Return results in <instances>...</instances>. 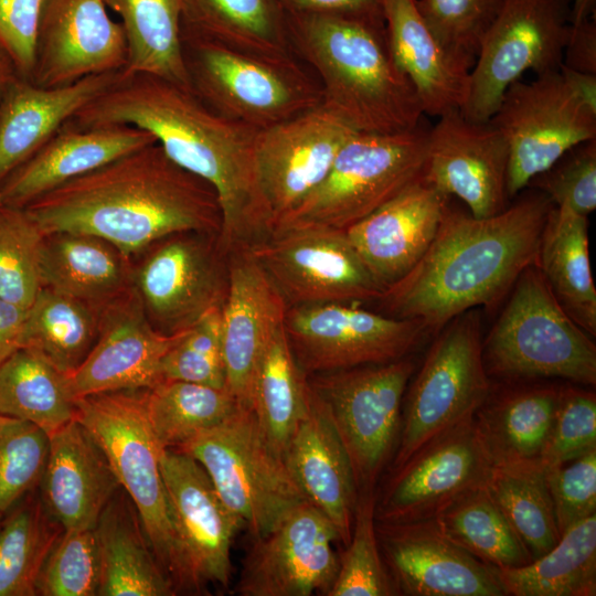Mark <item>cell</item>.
I'll return each mask as SVG.
<instances>
[{
    "label": "cell",
    "mask_w": 596,
    "mask_h": 596,
    "mask_svg": "<svg viewBox=\"0 0 596 596\" xmlns=\"http://www.w3.org/2000/svg\"><path fill=\"white\" fill-rule=\"evenodd\" d=\"M143 406L162 449L181 448L242 407L226 389L179 380L143 390Z\"/></svg>",
    "instance_id": "42"
},
{
    "label": "cell",
    "mask_w": 596,
    "mask_h": 596,
    "mask_svg": "<svg viewBox=\"0 0 596 596\" xmlns=\"http://www.w3.org/2000/svg\"><path fill=\"white\" fill-rule=\"evenodd\" d=\"M127 43L121 23L104 0H44L31 82L58 87L124 71Z\"/></svg>",
    "instance_id": "23"
},
{
    "label": "cell",
    "mask_w": 596,
    "mask_h": 596,
    "mask_svg": "<svg viewBox=\"0 0 596 596\" xmlns=\"http://www.w3.org/2000/svg\"><path fill=\"white\" fill-rule=\"evenodd\" d=\"M552 207L535 189L489 217L447 203L426 252L379 300L392 317L417 320L428 333L476 307H496L522 272L536 264Z\"/></svg>",
    "instance_id": "3"
},
{
    "label": "cell",
    "mask_w": 596,
    "mask_h": 596,
    "mask_svg": "<svg viewBox=\"0 0 596 596\" xmlns=\"http://www.w3.org/2000/svg\"><path fill=\"white\" fill-rule=\"evenodd\" d=\"M560 390L534 386L510 392L476 415L493 465L539 460L558 405Z\"/></svg>",
    "instance_id": "38"
},
{
    "label": "cell",
    "mask_w": 596,
    "mask_h": 596,
    "mask_svg": "<svg viewBox=\"0 0 596 596\" xmlns=\"http://www.w3.org/2000/svg\"><path fill=\"white\" fill-rule=\"evenodd\" d=\"M98 558L94 529L62 530L41 568L36 595L96 596Z\"/></svg>",
    "instance_id": "50"
},
{
    "label": "cell",
    "mask_w": 596,
    "mask_h": 596,
    "mask_svg": "<svg viewBox=\"0 0 596 596\" xmlns=\"http://www.w3.org/2000/svg\"><path fill=\"white\" fill-rule=\"evenodd\" d=\"M99 330V309L41 287L26 310L22 347L40 353L58 371L73 372L91 352Z\"/></svg>",
    "instance_id": "41"
},
{
    "label": "cell",
    "mask_w": 596,
    "mask_h": 596,
    "mask_svg": "<svg viewBox=\"0 0 596 596\" xmlns=\"http://www.w3.org/2000/svg\"><path fill=\"white\" fill-rule=\"evenodd\" d=\"M307 386V374L295 359L283 323L265 344L251 386V408L266 440L281 458L302 414Z\"/></svg>",
    "instance_id": "39"
},
{
    "label": "cell",
    "mask_w": 596,
    "mask_h": 596,
    "mask_svg": "<svg viewBox=\"0 0 596 596\" xmlns=\"http://www.w3.org/2000/svg\"><path fill=\"white\" fill-rule=\"evenodd\" d=\"M563 66L596 75V23L592 18L572 23L563 53Z\"/></svg>",
    "instance_id": "56"
},
{
    "label": "cell",
    "mask_w": 596,
    "mask_h": 596,
    "mask_svg": "<svg viewBox=\"0 0 596 596\" xmlns=\"http://www.w3.org/2000/svg\"><path fill=\"white\" fill-rule=\"evenodd\" d=\"M181 34L191 89L222 116L260 130L322 102L319 82L296 57H264Z\"/></svg>",
    "instance_id": "8"
},
{
    "label": "cell",
    "mask_w": 596,
    "mask_h": 596,
    "mask_svg": "<svg viewBox=\"0 0 596 596\" xmlns=\"http://www.w3.org/2000/svg\"><path fill=\"white\" fill-rule=\"evenodd\" d=\"M375 522L380 551L397 595L505 596L497 568L455 543L435 518Z\"/></svg>",
    "instance_id": "21"
},
{
    "label": "cell",
    "mask_w": 596,
    "mask_h": 596,
    "mask_svg": "<svg viewBox=\"0 0 596 596\" xmlns=\"http://www.w3.org/2000/svg\"><path fill=\"white\" fill-rule=\"evenodd\" d=\"M44 0H0V46L19 75L31 79L36 34Z\"/></svg>",
    "instance_id": "55"
},
{
    "label": "cell",
    "mask_w": 596,
    "mask_h": 596,
    "mask_svg": "<svg viewBox=\"0 0 596 596\" xmlns=\"http://www.w3.org/2000/svg\"><path fill=\"white\" fill-rule=\"evenodd\" d=\"M448 200L422 177L345 230L383 290L421 259L435 237Z\"/></svg>",
    "instance_id": "27"
},
{
    "label": "cell",
    "mask_w": 596,
    "mask_h": 596,
    "mask_svg": "<svg viewBox=\"0 0 596 596\" xmlns=\"http://www.w3.org/2000/svg\"><path fill=\"white\" fill-rule=\"evenodd\" d=\"M75 418L103 450L134 503L146 540L175 589L190 590L160 469L163 450L148 423L143 390L76 398Z\"/></svg>",
    "instance_id": "5"
},
{
    "label": "cell",
    "mask_w": 596,
    "mask_h": 596,
    "mask_svg": "<svg viewBox=\"0 0 596 596\" xmlns=\"http://www.w3.org/2000/svg\"><path fill=\"white\" fill-rule=\"evenodd\" d=\"M284 329L307 375L406 358L428 333L417 320L333 302L288 308Z\"/></svg>",
    "instance_id": "16"
},
{
    "label": "cell",
    "mask_w": 596,
    "mask_h": 596,
    "mask_svg": "<svg viewBox=\"0 0 596 596\" xmlns=\"http://www.w3.org/2000/svg\"><path fill=\"white\" fill-rule=\"evenodd\" d=\"M596 449L594 392L561 387L558 405L539 461L545 470L567 464Z\"/></svg>",
    "instance_id": "52"
},
{
    "label": "cell",
    "mask_w": 596,
    "mask_h": 596,
    "mask_svg": "<svg viewBox=\"0 0 596 596\" xmlns=\"http://www.w3.org/2000/svg\"><path fill=\"white\" fill-rule=\"evenodd\" d=\"M121 73L92 75L58 87L15 79L0 100V184Z\"/></svg>",
    "instance_id": "30"
},
{
    "label": "cell",
    "mask_w": 596,
    "mask_h": 596,
    "mask_svg": "<svg viewBox=\"0 0 596 596\" xmlns=\"http://www.w3.org/2000/svg\"><path fill=\"white\" fill-rule=\"evenodd\" d=\"M40 278L42 287L100 309L132 288L131 259L100 237L52 233L43 238Z\"/></svg>",
    "instance_id": "32"
},
{
    "label": "cell",
    "mask_w": 596,
    "mask_h": 596,
    "mask_svg": "<svg viewBox=\"0 0 596 596\" xmlns=\"http://www.w3.org/2000/svg\"><path fill=\"white\" fill-rule=\"evenodd\" d=\"M493 462L473 418L428 441L392 471L375 504V521L436 518L467 493L487 485Z\"/></svg>",
    "instance_id": "17"
},
{
    "label": "cell",
    "mask_w": 596,
    "mask_h": 596,
    "mask_svg": "<svg viewBox=\"0 0 596 596\" xmlns=\"http://www.w3.org/2000/svg\"><path fill=\"white\" fill-rule=\"evenodd\" d=\"M178 450L202 466L221 500L240 517L254 540L267 534L294 507L308 501L249 407H240Z\"/></svg>",
    "instance_id": "9"
},
{
    "label": "cell",
    "mask_w": 596,
    "mask_h": 596,
    "mask_svg": "<svg viewBox=\"0 0 596 596\" xmlns=\"http://www.w3.org/2000/svg\"><path fill=\"white\" fill-rule=\"evenodd\" d=\"M163 380L187 381L226 389L222 348V308L205 313L168 351L162 360Z\"/></svg>",
    "instance_id": "51"
},
{
    "label": "cell",
    "mask_w": 596,
    "mask_h": 596,
    "mask_svg": "<svg viewBox=\"0 0 596 596\" xmlns=\"http://www.w3.org/2000/svg\"><path fill=\"white\" fill-rule=\"evenodd\" d=\"M596 0H572V23L592 18L595 13Z\"/></svg>",
    "instance_id": "61"
},
{
    "label": "cell",
    "mask_w": 596,
    "mask_h": 596,
    "mask_svg": "<svg viewBox=\"0 0 596 596\" xmlns=\"http://www.w3.org/2000/svg\"><path fill=\"white\" fill-rule=\"evenodd\" d=\"M131 284L151 326L174 334L223 307L228 254L217 236L175 233L131 258Z\"/></svg>",
    "instance_id": "14"
},
{
    "label": "cell",
    "mask_w": 596,
    "mask_h": 596,
    "mask_svg": "<svg viewBox=\"0 0 596 596\" xmlns=\"http://www.w3.org/2000/svg\"><path fill=\"white\" fill-rule=\"evenodd\" d=\"M62 528L34 490L0 521V596H35L44 561Z\"/></svg>",
    "instance_id": "44"
},
{
    "label": "cell",
    "mask_w": 596,
    "mask_h": 596,
    "mask_svg": "<svg viewBox=\"0 0 596 596\" xmlns=\"http://www.w3.org/2000/svg\"><path fill=\"white\" fill-rule=\"evenodd\" d=\"M49 444L36 425L0 414V521L40 485Z\"/></svg>",
    "instance_id": "48"
},
{
    "label": "cell",
    "mask_w": 596,
    "mask_h": 596,
    "mask_svg": "<svg viewBox=\"0 0 596 596\" xmlns=\"http://www.w3.org/2000/svg\"><path fill=\"white\" fill-rule=\"evenodd\" d=\"M287 12L383 17V0H279Z\"/></svg>",
    "instance_id": "57"
},
{
    "label": "cell",
    "mask_w": 596,
    "mask_h": 596,
    "mask_svg": "<svg viewBox=\"0 0 596 596\" xmlns=\"http://www.w3.org/2000/svg\"><path fill=\"white\" fill-rule=\"evenodd\" d=\"M554 206L587 216L596 209V138L567 150L528 184Z\"/></svg>",
    "instance_id": "53"
},
{
    "label": "cell",
    "mask_w": 596,
    "mask_h": 596,
    "mask_svg": "<svg viewBox=\"0 0 596 596\" xmlns=\"http://www.w3.org/2000/svg\"><path fill=\"white\" fill-rule=\"evenodd\" d=\"M296 55L318 74L322 104L359 132L415 128L423 107L396 66L384 18L287 12Z\"/></svg>",
    "instance_id": "4"
},
{
    "label": "cell",
    "mask_w": 596,
    "mask_h": 596,
    "mask_svg": "<svg viewBox=\"0 0 596 596\" xmlns=\"http://www.w3.org/2000/svg\"><path fill=\"white\" fill-rule=\"evenodd\" d=\"M435 519L448 538L491 566L519 567L532 561L487 485L461 497Z\"/></svg>",
    "instance_id": "45"
},
{
    "label": "cell",
    "mask_w": 596,
    "mask_h": 596,
    "mask_svg": "<svg viewBox=\"0 0 596 596\" xmlns=\"http://www.w3.org/2000/svg\"><path fill=\"white\" fill-rule=\"evenodd\" d=\"M26 310L0 297V365L22 347Z\"/></svg>",
    "instance_id": "58"
},
{
    "label": "cell",
    "mask_w": 596,
    "mask_h": 596,
    "mask_svg": "<svg viewBox=\"0 0 596 596\" xmlns=\"http://www.w3.org/2000/svg\"><path fill=\"white\" fill-rule=\"evenodd\" d=\"M487 488L532 561L555 546L561 535L539 460L493 465Z\"/></svg>",
    "instance_id": "43"
},
{
    "label": "cell",
    "mask_w": 596,
    "mask_h": 596,
    "mask_svg": "<svg viewBox=\"0 0 596 596\" xmlns=\"http://www.w3.org/2000/svg\"><path fill=\"white\" fill-rule=\"evenodd\" d=\"M171 519L190 590L207 583L226 587L231 581V549L243 521L216 493L202 466L178 449L160 455Z\"/></svg>",
    "instance_id": "20"
},
{
    "label": "cell",
    "mask_w": 596,
    "mask_h": 596,
    "mask_svg": "<svg viewBox=\"0 0 596 596\" xmlns=\"http://www.w3.org/2000/svg\"><path fill=\"white\" fill-rule=\"evenodd\" d=\"M428 131L422 120L400 132H353L324 179L273 231L298 226L345 231L423 177Z\"/></svg>",
    "instance_id": "6"
},
{
    "label": "cell",
    "mask_w": 596,
    "mask_h": 596,
    "mask_svg": "<svg viewBox=\"0 0 596 596\" xmlns=\"http://www.w3.org/2000/svg\"><path fill=\"white\" fill-rule=\"evenodd\" d=\"M353 132L322 102L258 131L255 175L270 232L324 179L338 151Z\"/></svg>",
    "instance_id": "18"
},
{
    "label": "cell",
    "mask_w": 596,
    "mask_h": 596,
    "mask_svg": "<svg viewBox=\"0 0 596 596\" xmlns=\"http://www.w3.org/2000/svg\"><path fill=\"white\" fill-rule=\"evenodd\" d=\"M184 332L156 330L131 288L99 309L95 344L81 365L66 374L74 397L157 385L163 380V358Z\"/></svg>",
    "instance_id": "24"
},
{
    "label": "cell",
    "mask_w": 596,
    "mask_h": 596,
    "mask_svg": "<svg viewBox=\"0 0 596 596\" xmlns=\"http://www.w3.org/2000/svg\"><path fill=\"white\" fill-rule=\"evenodd\" d=\"M497 568L505 596H595L596 513L566 529L544 555Z\"/></svg>",
    "instance_id": "37"
},
{
    "label": "cell",
    "mask_w": 596,
    "mask_h": 596,
    "mask_svg": "<svg viewBox=\"0 0 596 596\" xmlns=\"http://www.w3.org/2000/svg\"><path fill=\"white\" fill-rule=\"evenodd\" d=\"M99 596H171L177 589L138 531L127 504L114 497L95 529ZM145 535V534H143Z\"/></svg>",
    "instance_id": "35"
},
{
    "label": "cell",
    "mask_w": 596,
    "mask_h": 596,
    "mask_svg": "<svg viewBox=\"0 0 596 596\" xmlns=\"http://www.w3.org/2000/svg\"><path fill=\"white\" fill-rule=\"evenodd\" d=\"M283 459L306 499L331 521L345 546L351 539L359 490L348 453L309 383L302 414Z\"/></svg>",
    "instance_id": "26"
},
{
    "label": "cell",
    "mask_w": 596,
    "mask_h": 596,
    "mask_svg": "<svg viewBox=\"0 0 596 596\" xmlns=\"http://www.w3.org/2000/svg\"><path fill=\"white\" fill-rule=\"evenodd\" d=\"M287 307L361 304L380 299L375 281L345 231L298 226L275 230L246 246Z\"/></svg>",
    "instance_id": "15"
},
{
    "label": "cell",
    "mask_w": 596,
    "mask_h": 596,
    "mask_svg": "<svg viewBox=\"0 0 596 596\" xmlns=\"http://www.w3.org/2000/svg\"><path fill=\"white\" fill-rule=\"evenodd\" d=\"M508 143L490 120L472 121L453 110L429 128L424 180L444 196L460 199L475 217L508 206Z\"/></svg>",
    "instance_id": "22"
},
{
    "label": "cell",
    "mask_w": 596,
    "mask_h": 596,
    "mask_svg": "<svg viewBox=\"0 0 596 596\" xmlns=\"http://www.w3.org/2000/svg\"><path fill=\"white\" fill-rule=\"evenodd\" d=\"M21 77L18 70L8 55V53L0 46V100L10 85Z\"/></svg>",
    "instance_id": "60"
},
{
    "label": "cell",
    "mask_w": 596,
    "mask_h": 596,
    "mask_svg": "<svg viewBox=\"0 0 596 596\" xmlns=\"http://www.w3.org/2000/svg\"><path fill=\"white\" fill-rule=\"evenodd\" d=\"M375 491L360 492L349 543L328 596L397 595L385 567L375 530Z\"/></svg>",
    "instance_id": "47"
},
{
    "label": "cell",
    "mask_w": 596,
    "mask_h": 596,
    "mask_svg": "<svg viewBox=\"0 0 596 596\" xmlns=\"http://www.w3.org/2000/svg\"><path fill=\"white\" fill-rule=\"evenodd\" d=\"M409 358L307 375L350 458L360 492L375 490L400 439Z\"/></svg>",
    "instance_id": "11"
},
{
    "label": "cell",
    "mask_w": 596,
    "mask_h": 596,
    "mask_svg": "<svg viewBox=\"0 0 596 596\" xmlns=\"http://www.w3.org/2000/svg\"><path fill=\"white\" fill-rule=\"evenodd\" d=\"M561 73L573 86L578 95L592 107L596 108V75L577 72L565 66H561Z\"/></svg>",
    "instance_id": "59"
},
{
    "label": "cell",
    "mask_w": 596,
    "mask_h": 596,
    "mask_svg": "<svg viewBox=\"0 0 596 596\" xmlns=\"http://www.w3.org/2000/svg\"><path fill=\"white\" fill-rule=\"evenodd\" d=\"M570 462L546 470L560 535L596 513V449Z\"/></svg>",
    "instance_id": "54"
},
{
    "label": "cell",
    "mask_w": 596,
    "mask_h": 596,
    "mask_svg": "<svg viewBox=\"0 0 596 596\" xmlns=\"http://www.w3.org/2000/svg\"><path fill=\"white\" fill-rule=\"evenodd\" d=\"M383 17L392 57L413 84L424 114L460 110L469 73L438 43L416 7V0H383Z\"/></svg>",
    "instance_id": "31"
},
{
    "label": "cell",
    "mask_w": 596,
    "mask_h": 596,
    "mask_svg": "<svg viewBox=\"0 0 596 596\" xmlns=\"http://www.w3.org/2000/svg\"><path fill=\"white\" fill-rule=\"evenodd\" d=\"M181 32L269 58H294L279 0H179Z\"/></svg>",
    "instance_id": "33"
},
{
    "label": "cell",
    "mask_w": 596,
    "mask_h": 596,
    "mask_svg": "<svg viewBox=\"0 0 596 596\" xmlns=\"http://www.w3.org/2000/svg\"><path fill=\"white\" fill-rule=\"evenodd\" d=\"M482 351L491 371L502 376L596 384L594 342L563 309L535 264L514 283Z\"/></svg>",
    "instance_id": "7"
},
{
    "label": "cell",
    "mask_w": 596,
    "mask_h": 596,
    "mask_svg": "<svg viewBox=\"0 0 596 596\" xmlns=\"http://www.w3.org/2000/svg\"><path fill=\"white\" fill-rule=\"evenodd\" d=\"M153 142L149 132L135 126L81 127L70 119L0 184L1 203L24 207L42 194Z\"/></svg>",
    "instance_id": "28"
},
{
    "label": "cell",
    "mask_w": 596,
    "mask_h": 596,
    "mask_svg": "<svg viewBox=\"0 0 596 596\" xmlns=\"http://www.w3.org/2000/svg\"><path fill=\"white\" fill-rule=\"evenodd\" d=\"M331 521L309 501L289 510L247 553L235 593L242 596L329 594L339 570Z\"/></svg>",
    "instance_id": "19"
},
{
    "label": "cell",
    "mask_w": 596,
    "mask_h": 596,
    "mask_svg": "<svg viewBox=\"0 0 596 596\" xmlns=\"http://www.w3.org/2000/svg\"><path fill=\"white\" fill-rule=\"evenodd\" d=\"M0 414L30 422L49 436L75 418L67 375L40 353L19 348L0 365Z\"/></svg>",
    "instance_id": "40"
},
{
    "label": "cell",
    "mask_w": 596,
    "mask_h": 596,
    "mask_svg": "<svg viewBox=\"0 0 596 596\" xmlns=\"http://www.w3.org/2000/svg\"><path fill=\"white\" fill-rule=\"evenodd\" d=\"M41 500L63 530L95 529L120 488L103 450L76 419L50 436Z\"/></svg>",
    "instance_id": "29"
},
{
    "label": "cell",
    "mask_w": 596,
    "mask_h": 596,
    "mask_svg": "<svg viewBox=\"0 0 596 596\" xmlns=\"http://www.w3.org/2000/svg\"><path fill=\"white\" fill-rule=\"evenodd\" d=\"M587 226V216L553 205L535 265L566 313L589 336H595L596 289Z\"/></svg>",
    "instance_id": "34"
},
{
    "label": "cell",
    "mask_w": 596,
    "mask_h": 596,
    "mask_svg": "<svg viewBox=\"0 0 596 596\" xmlns=\"http://www.w3.org/2000/svg\"><path fill=\"white\" fill-rule=\"evenodd\" d=\"M288 307L246 247L228 252V288L222 307V348L226 390L251 408L257 360L284 323Z\"/></svg>",
    "instance_id": "25"
},
{
    "label": "cell",
    "mask_w": 596,
    "mask_h": 596,
    "mask_svg": "<svg viewBox=\"0 0 596 596\" xmlns=\"http://www.w3.org/2000/svg\"><path fill=\"white\" fill-rule=\"evenodd\" d=\"M480 317L468 310L448 322L408 387L392 471L432 439L473 418L489 395Z\"/></svg>",
    "instance_id": "10"
},
{
    "label": "cell",
    "mask_w": 596,
    "mask_h": 596,
    "mask_svg": "<svg viewBox=\"0 0 596 596\" xmlns=\"http://www.w3.org/2000/svg\"><path fill=\"white\" fill-rule=\"evenodd\" d=\"M0 204H1V200H0Z\"/></svg>",
    "instance_id": "62"
},
{
    "label": "cell",
    "mask_w": 596,
    "mask_h": 596,
    "mask_svg": "<svg viewBox=\"0 0 596 596\" xmlns=\"http://www.w3.org/2000/svg\"><path fill=\"white\" fill-rule=\"evenodd\" d=\"M71 120L81 127L123 124L143 129L173 162L209 183L221 205L219 241L227 254L269 234L254 166L259 129L217 114L192 91L123 71Z\"/></svg>",
    "instance_id": "1"
},
{
    "label": "cell",
    "mask_w": 596,
    "mask_h": 596,
    "mask_svg": "<svg viewBox=\"0 0 596 596\" xmlns=\"http://www.w3.org/2000/svg\"><path fill=\"white\" fill-rule=\"evenodd\" d=\"M119 14L126 74H149L192 91L185 66L179 0H104Z\"/></svg>",
    "instance_id": "36"
},
{
    "label": "cell",
    "mask_w": 596,
    "mask_h": 596,
    "mask_svg": "<svg viewBox=\"0 0 596 596\" xmlns=\"http://www.w3.org/2000/svg\"><path fill=\"white\" fill-rule=\"evenodd\" d=\"M24 209L43 235H94L130 259L175 233L220 237L222 230L214 189L173 162L157 142L75 178Z\"/></svg>",
    "instance_id": "2"
},
{
    "label": "cell",
    "mask_w": 596,
    "mask_h": 596,
    "mask_svg": "<svg viewBox=\"0 0 596 596\" xmlns=\"http://www.w3.org/2000/svg\"><path fill=\"white\" fill-rule=\"evenodd\" d=\"M502 4L503 0H416L418 12L432 34L469 71Z\"/></svg>",
    "instance_id": "49"
},
{
    "label": "cell",
    "mask_w": 596,
    "mask_h": 596,
    "mask_svg": "<svg viewBox=\"0 0 596 596\" xmlns=\"http://www.w3.org/2000/svg\"><path fill=\"white\" fill-rule=\"evenodd\" d=\"M571 25L572 0H503L470 70L464 117L488 121L526 71H560Z\"/></svg>",
    "instance_id": "12"
},
{
    "label": "cell",
    "mask_w": 596,
    "mask_h": 596,
    "mask_svg": "<svg viewBox=\"0 0 596 596\" xmlns=\"http://www.w3.org/2000/svg\"><path fill=\"white\" fill-rule=\"evenodd\" d=\"M489 120L508 143L509 198L572 147L596 138V108L578 95L561 71L511 84Z\"/></svg>",
    "instance_id": "13"
},
{
    "label": "cell",
    "mask_w": 596,
    "mask_h": 596,
    "mask_svg": "<svg viewBox=\"0 0 596 596\" xmlns=\"http://www.w3.org/2000/svg\"><path fill=\"white\" fill-rule=\"evenodd\" d=\"M44 235L24 207L0 204V297L29 309L42 285Z\"/></svg>",
    "instance_id": "46"
}]
</instances>
